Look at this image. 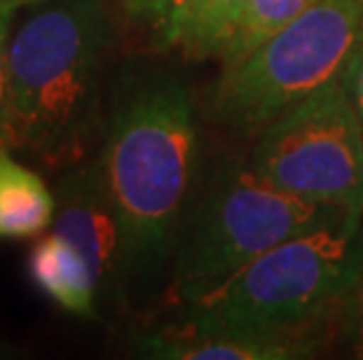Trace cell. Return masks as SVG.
I'll return each mask as SVG.
<instances>
[{
    "instance_id": "obj_9",
    "label": "cell",
    "mask_w": 363,
    "mask_h": 360,
    "mask_svg": "<svg viewBox=\"0 0 363 360\" xmlns=\"http://www.w3.org/2000/svg\"><path fill=\"white\" fill-rule=\"evenodd\" d=\"M28 279L35 288L75 318L96 320L101 316L99 283L80 248L57 232L38 236L28 252Z\"/></svg>"
},
{
    "instance_id": "obj_16",
    "label": "cell",
    "mask_w": 363,
    "mask_h": 360,
    "mask_svg": "<svg viewBox=\"0 0 363 360\" xmlns=\"http://www.w3.org/2000/svg\"><path fill=\"white\" fill-rule=\"evenodd\" d=\"M342 84L352 98V103L357 105L359 115L363 117V33L359 37V45L354 50L350 64H347L342 73Z\"/></svg>"
},
{
    "instance_id": "obj_1",
    "label": "cell",
    "mask_w": 363,
    "mask_h": 360,
    "mask_svg": "<svg viewBox=\"0 0 363 360\" xmlns=\"http://www.w3.org/2000/svg\"><path fill=\"white\" fill-rule=\"evenodd\" d=\"M199 127L192 94L155 64H129L111 87L99 155L122 220L131 286L155 279L179 243L197 178Z\"/></svg>"
},
{
    "instance_id": "obj_11",
    "label": "cell",
    "mask_w": 363,
    "mask_h": 360,
    "mask_svg": "<svg viewBox=\"0 0 363 360\" xmlns=\"http://www.w3.org/2000/svg\"><path fill=\"white\" fill-rule=\"evenodd\" d=\"M314 3L316 0H246L218 57L220 71L244 61Z\"/></svg>"
},
{
    "instance_id": "obj_17",
    "label": "cell",
    "mask_w": 363,
    "mask_h": 360,
    "mask_svg": "<svg viewBox=\"0 0 363 360\" xmlns=\"http://www.w3.org/2000/svg\"><path fill=\"white\" fill-rule=\"evenodd\" d=\"M43 3H50V0H0V5L12 14H17L19 10H24V7H35Z\"/></svg>"
},
{
    "instance_id": "obj_15",
    "label": "cell",
    "mask_w": 363,
    "mask_h": 360,
    "mask_svg": "<svg viewBox=\"0 0 363 360\" xmlns=\"http://www.w3.org/2000/svg\"><path fill=\"white\" fill-rule=\"evenodd\" d=\"M10 19L12 12H7L0 5V148L5 145V94H7V52H10Z\"/></svg>"
},
{
    "instance_id": "obj_12",
    "label": "cell",
    "mask_w": 363,
    "mask_h": 360,
    "mask_svg": "<svg viewBox=\"0 0 363 360\" xmlns=\"http://www.w3.org/2000/svg\"><path fill=\"white\" fill-rule=\"evenodd\" d=\"M246 0H188L176 50L190 61L218 59Z\"/></svg>"
},
{
    "instance_id": "obj_6",
    "label": "cell",
    "mask_w": 363,
    "mask_h": 360,
    "mask_svg": "<svg viewBox=\"0 0 363 360\" xmlns=\"http://www.w3.org/2000/svg\"><path fill=\"white\" fill-rule=\"evenodd\" d=\"M249 162L284 192L363 220V117L342 78L262 127Z\"/></svg>"
},
{
    "instance_id": "obj_13",
    "label": "cell",
    "mask_w": 363,
    "mask_h": 360,
    "mask_svg": "<svg viewBox=\"0 0 363 360\" xmlns=\"http://www.w3.org/2000/svg\"><path fill=\"white\" fill-rule=\"evenodd\" d=\"M120 3L131 24L143 28L155 47H176L188 0H120Z\"/></svg>"
},
{
    "instance_id": "obj_3",
    "label": "cell",
    "mask_w": 363,
    "mask_h": 360,
    "mask_svg": "<svg viewBox=\"0 0 363 360\" xmlns=\"http://www.w3.org/2000/svg\"><path fill=\"white\" fill-rule=\"evenodd\" d=\"M363 220L340 218L281 241L202 300L181 306L192 330L284 335L335 327V311L357 277Z\"/></svg>"
},
{
    "instance_id": "obj_14",
    "label": "cell",
    "mask_w": 363,
    "mask_h": 360,
    "mask_svg": "<svg viewBox=\"0 0 363 360\" xmlns=\"http://www.w3.org/2000/svg\"><path fill=\"white\" fill-rule=\"evenodd\" d=\"M333 330L342 337L352 356L363 358V250L357 277H354L352 286L347 288L345 297L337 304Z\"/></svg>"
},
{
    "instance_id": "obj_5",
    "label": "cell",
    "mask_w": 363,
    "mask_h": 360,
    "mask_svg": "<svg viewBox=\"0 0 363 360\" xmlns=\"http://www.w3.org/2000/svg\"><path fill=\"white\" fill-rule=\"evenodd\" d=\"M363 33V0H316L237 66L220 71L208 110L235 132H260L342 78Z\"/></svg>"
},
{
    "instance_id": "obj_8",
    "label": "cell",
    "mask_w": 363,
    "mask_h": 360,
    "mask_svg": "<svg viewBox=\"0 0 363 360\" xmlns=\"http://www.w3.org/2000/svg\"><path fill=\"white\" fill-rule=\"evenodd\" d=\"M323 332L249 335L225 330H192L179 323L150 327L134 337V351L157 360H298L323 347Z\"/></svg>"
},
{
    "instance_id": "obj_10",
    "label": "cell",
    "mask_w": 363,
    "mask_h": 360,
    "mask_svg": "<svg viewBox=\"0 0 363 360\" xmlns=\"http://www.w3.org/2000/svg\"><path fill=\"white\" fill-rule=\"evenodd\" d=\"M57 197L38 175L0 148V241H24L43 236L54 222Z\"/></svg>"
},
{
    "instance_id": "obj_7",
    "label": "cell",
    "mask_w": 363,
    "mask_h": 360,
    "mask_svg": "<svg viewBox=\"0 0 363 360\" xmlns=\"http://www.w3.org/2000/svg\"><path fill=\"white\" fill-rule=\"evenodd\" d=\"M52 232L80 248L94 272L101 300L122 304L131 288L122 220L104 182L99 159L80 162L61 175L54 190Z\"/></svg>"
},
{
    "instance_id": "obj_18",
    "label": "cell",
    "mask_w": 363,
    "mask_h": 360,
    "mask_svg": "<svg viewBox=\"0 0 363 360\" xmlns=\"http://www.w3.org/2000/svg\"><path fill=\"white\" fill-rule=\"evenodd\" d=\"M10 356H17V349H12L10 344L0 339V358H10Z\"/></svg>"
},
{
    "instance_id": "obj_4",
    "label": "cell",
    "mask_w": 363,
    "mask_h": 360,
    "mask_svg": "<svg viewBox=\"0 0 363 360\" xmlns=\"http://www.w3.org/2000/svg\"><path fill=\"white\" fill-rule=\"evenodd\" d=\"M340 218L352 216L284 192L260 178L251 162L225 159L208 175L181 229L172 286L176 302L202 300L269 248Z\"/></svg>"
},
{
    "instance_id": "obj_2",
    "label": "cell",
    "mask_w": 363,
    "mask_h": 360,
    "mask_svg": "<svg viewBox=\"0 0 363 360\" xmlns=\"http://www.w3.org/2000/svg\"><path fill=\"white\" fill-rule=\"evenodd\" d=\"M115 37L106 0H50L10 35L5 148L48 168L80 164L104 120Z\"/></svg>"
}]
</instances>
